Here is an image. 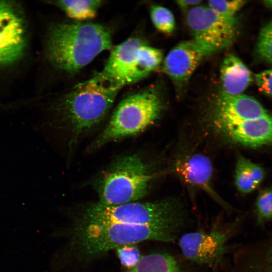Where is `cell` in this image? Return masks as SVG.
<instances>
[{
	"mask_svg": "<svg viewBox=\"0 0 272 272\" xmlns=\"http://www.w3.org/2000/svg\"><path fill=\"white\" fill-rule=\"evenodd\" d=\"M264 177L262 168L242 155L237 157L235 174V183L237 189L243 194L254 190Z\"/></svg>",
	"mask_w": 272,
	"mask_h": 272,
	"instance_id": "obj_16",
	"label": "cell"
},
{
	"mask_svg": "<svg viewBox=\"0 0 272 272\" xmlns=\"http://www.w3.org/2000/svg\"><path fill=\"white\" fill-rule=\"evenodd\" d=\"M265 5L269 7H272V1H266Z\"/></svg>",
	"mask_w": 272,
	"mask_h": 272,
	"instance_id": "obj_27",
	"label": "cell"
},
{
	"mask_svg": "<svg viewBox=\"0 0 272 272\" xmlns=\"http://www.w3.org/2000/svg\"><path fill=\"white\" fill-rule=\"evenodd\" d=\"M222 93L242 94L252 81L250 71L237 57L230 55L223 60L220 68Z\"/></svg>",
	"mask_w": 272,
	"mask_h": 272,
	"instance_id": "obj_15",
	"label": "cell"
},
{
	"mask_svg": "<svg viewBox=\"0 0 272 272\" xmlns=\"http://www.w3.org/2000/svg\"><path fill=\"white\" fill-rule=\"evenodd\" d=\"M268 113L254 98L244 94L223 93L215 105L214 121L219 129L239 121L261 117Z\"/></svg>",
	"mask_w": 272,
	"mask_h": 272,
	"instance_id": "obj_12",
	"label": "cell"
},
{
	"mask_svg": "<svg viewBox=\"0 0 272 272\" xmlns=\"http://www.w3.org/2000/svg\"><path fill=\"white\" fill-rule=\"evenodd\" d=\"M111 46V33L104 26L92 23H61L50 29L46 52L54 66L72 73Z\"/></svg>",
	"mask_w": 272,
	"mask_h": 272,
	"instance_id": "obj_1",
	"label": "cell"
},
{
	"mask_svg": "<svg viewBox=\"0 0 272 272\" xmlns=\"http://www.w3.org/2000/svg\"><path fill=\"white\" fill-rule=\"evenodd\" d=\"M246 1H209L208 6L217 13L228 17H235L236 14L244 5Z\"/></svg>",
	"mask_w": 272,
	"mask_h": 272,
	"instance_id": "obj_22",
	"label": "cell"
},
{
	"mask_svg": "<svg viewBox=\"0 0 272 272\" xmlns=\"http://www.w3.org/2000/svg\"><path fill=\"white\" fill-rule=\"evenodd\" d=\"M184 214L182 206L173 199L160 201L127 202L106 206L98 202L88 206L81 223L130 225H182Z\"/></svg>",
	"mask_w": 272,
	"mask_h": 272,
	"instance_id": "obj_5",
	"label": "cell"
},
{
	"mask_svg": "<svg viewBox=\"0 0 272 272\" xmlns=\"http://www.w3.org/2000/svg\"><path fill=\"white\" fill-rule=\"evenodd\" d=\"M128 272H182L175 258L167 253L155 252L142 256Z\"/></svg>",
	"mask_w": 272,
	"mask_h": 272,
	"instance_id": "obj_17",
	"label": "cell"
},
{
	"mask_svg": "<svg viewBox=\"0 0 272 272\" xmlns=\"http://www.w3.org/2000/svg\"><path fill=\"white\" fill-rule=\"evenodd\" d=\"M257 221L262 224L272 220V188L260 191L255 203Z\"/></svg>",
	"mask_w": 272,
	"mask_h": 272,
	"instance_id": "obj_21",
	"label": "cell"
},
{
	"mask_svg": "<svg viewBox=\"0 0 272 272\" xmlns=\"http://www.w3.org/2000/svg\"><path fill=\"white\" fill-rule=\"evenodd\" d=\"M249 272H272V240L262 254L249 266Z\"/></svg>",
	"mask_w": 272,
	"mask_h": 272,
	"instance_id": "obj_24",
	"label": "cell"
},
{
	"mask_svg": "<svg viewBox=\"0 0 272 272\" xmlns=\"http://www.w3.org/2000/svg\"><path fill=\"white\" fill-rule=\"evenodd\" d=\"M150 17L155 28L159 31L170 34L175 27V21L172 13L161 6H153L150 10Z\"/></svg>",
	"mask_w": 272,
	"mask_h": 272,
	"instance_id": "obj_19",
	"label": "cell"
},
{
	"mask_svg": "<svg viewBox=\"0 0 272 272\" xmlns=\"http://www.w3.org/2000/svg\"><path fill=\"white\" fill-rule=\"evenodd\" d=\"M155 177L150 166L138 155L118 158L94 181L98 202L113 206L136 201L147 194Z\"/></svg>",
	"mask_w": 272,
	"mask_h": 272,
	"instance_id": "obj_4",
	"label": "cell"
},
{
	"mask_svg": "<svg viewBox=\"0 0 272 272\" xmlns=\"http://www.w3.org/2000/svg\"><path fill=\"white\" fill-rule=\"evenodd\" d=\"M255 79L259 90L272 98V69L255 74Z\"/></svg>",
	"mask_w": 272,
	"mask_h": 272,
	"instance_id": "obj_25",
	"label": "cell"
},
{
	"mask_svg": "<svg viewBox=\"0 0 272 272\" xmlns=\"http://www.w3.org/2000/svg\"><path fill=\"white\" fill-rule=\"evenodd\" d=\"M256 51L261 60L272 63V21L260 31Z\"/></svg>",
	"mask_w": 272,
	"mask_h": 272,
	"instance_id": "obj_20",
	"label": "cell"
},
{
	"mask_svg": "<svg viewBox=\"0 0 272 272\" xmlns=\"http://www.w3.org/2000/svg\"><path fill=\"white\" fill-rule=\"evenodd\" d=\"M175 171L185 183L200 188L222 206L228 208L213 187V168L208 157L196 154L186 157L177 163Z\"/></svg>",
	"mask_w": 272,
	"mask_h": 272,
	"instance_id": "obj_13",
	"label": "cell"
},
{
	"mask_svg": "<svg viewBox=\"0 0 272 272\" xmlns=\"http://www.w3.org/2000/svg\"><path fill=\"white\" fill-rule=\"evenodd\" d=\"M214 53L210 48L192 39L174 46L163 62V70L178 88H182L206 56Z\"/></svg>",
	"mask_w": 272,
	"mask_h": 272,
	"instance_id": "obj_10",
	"label": "cell"
},
{
	"mask_svg": "<svg viewBox=\"0 0 272 272\" xmlns=\"http://www.w3.org/2000/svg\"><path fill=\"white\" fill-rule=\"evenodd\" d=\"M162 59L161 50L139 38L131 37L114 48L99 74L121 88L147 77L159 67Z\"/></svg>",
	"mask_w": 272,
	"mask_h": 272,
	"instance_id": "obj_7",
	"label": "cell"
},
{
	"mask_svg": "<svg viewBox=\"0 0 272 272\" xmlns=\"http://www.w3.org/2000/svg\"><path fill=\"white\" fill-rule=\"evenodd\" d=\"M25 45V27L20 13L12 4L0 1V64L19 59Z\"/></svg>",
	"mask_w": 272,
	"mask_h": 272,
	"instance_id": "obj_11",
	"label": "cell"
},
{
	"mask_svg": "<svg viewBox=\"0 0 272 272\" xmlns=\"http://www.w3.org/2000/svg\"><path fill=\"white\" fill-rule=\"evenodd\" d=\"M185 20L193 39L214 52L231 45L238 34L236 17L222 16L208 6H196L188 9Z\"/></svg>",
	"mask_w": 272,
	"mask_h": 272,
	"instance_id": "obj_8",
	"label": "cell"
},
{
	"mask_svg": "<svg viewBox=\"0 0 272 272\" xmlns=\"http://www.w3.org/2000/svg\"><path fill=\"white\" fill-rule=\"evenodd\" d=\"M230 234V230L216 228L209 232H188L180 238L179 246L186 258L216 269L227 252Z\"/></svg>",
	"mask_w": 272,
	"mask_h": 272,
	"instance_id": "obj_9",
	"label": "cell"
},
{
	"mask_svg": "<svg viewBox=\"0 0 272 272\" xmlns=\"http://www.w3.org/2000/svg\"><path fill=\"white\" fill-rule=\"evenodd\" d=\"M182 225H130L81 223L76 238L82 254L96 256L119 247L147 240L165 242L175 240Z\"/></svg>",
	"mask_w": 272,
	"mask_h": 272,
	"instance_id": "obj_3",
	"label": "cell"
},
{
	"mask_svg": "<svg viewBox=\"0 0 272 272\" xmlns=\"http://www.w3.org/2000/svg\"><path fill=\"white\" fill-rule=\"evenodd\" d=\"M159 94L153 89L135 93L118 104L108 123L90 145L89 150L137 134L152 124L162 109Z\"/></svg>",
	"mask_w": 272,
	"mask_h": 272,
	"instance_id": "obj_6",
	"label": "cell"
},
{
	"mask_svg": "<svg viewBox=\"0 0 272 272\" xmlns=\"http://www.w3.org/2000/svg\"><path fill=\"white\" fill-rule=\"evenodd\" d=\"M121 88L99 74L76 86L57 108L62 126L70 135L73 147L105 118Z\"/></svg>",
	"mask_w": 272,
	"mask_h": 272,
	"instance_id": "obj_2",
	"label": "cell"
},
{
	"mask_svg": "<svg viewBox=\"0 0 272 272\" xmlns=\"http://www.w3.org/2000/svg\"><path fill=\"white\" fill-rule=\"evenodd\" d=\"M116 250L121 264L129 270L137 265L141 258L140 250L134 244L123 245Z\"/></svg>",
	"mask_w": 272,
	"mask_h": 272,
	"instance_id": "obj_23",
	"label": "cell"
},
{
	"mask_svg": "<svg viewBox=\"0 0 272 272\" xmlns=\"http://www.w3.org/2000/svg\"><path fill=\"white\" fill-rule=\"evenodd\" d=\"M201 2L200 0H178L176 1L177 5L182 9L191 8L197 6Z\"/></svg>",
	"mask_w": 272,
	"mask_h": 272,
	"instance_id": "obj_26",
	"label": "cell"
},
{
	"mask_svg": "<svg viewBox=\"0 0 272 272\" xmlns=\"http://www.w3.org/2000/svg\"><path fill=\"white\" fill-rule=\"evenodd\" d=\"M220 130L233 141L246 146L272 144V116L269 114L230 124Z\"/></svg>",
	"mask_w": 272,
	"mask_h": 272,
	"instance_id": "obj_14",
	"label": "cell"
},
{
	"mask_svg": "<svg viewBox=\"0 0 272 272\" xmlns=\"http://www.w3.org/2000/svg\"><path fill=\"white\" fill-rule=\"evenodd\" d=\"M102 1L98 0H63L55 2L70 18L87 20L94 18Z\"/></svg>",
	"mask_w": 272,
	"mask_h": 272,
	"instance_id": "obj_18",
	"label": "cell"
}]
</instances>
